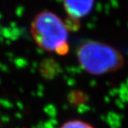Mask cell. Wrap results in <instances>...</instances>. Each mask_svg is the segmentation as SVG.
<instances>
[{"instance_id": "3", "label": "cell", "mask_w": 128, "mask_h": 128, "mask_svg": "<svg viewBox=\"0 0 128 128\" xmlns=\"http://www.w3.org/2000/svg\"><path fill=\"white\" fill-rule=\"evenodd\" d=\"M94 4V0H63V6L68 17L65 22L68 28H78L80 20L90 12Z\"/></svg>"}, {"instance_id": "2", "label": "cell", "mask_w": 128, "mask_h": 128, "mask_svg": "<svg viewBox=\"0 0 128 128\" xmlns=\"http://www.w3.org/2000/svg\"><path fill=\"white\" fill-rule=\"evenodd\" d=\"M78 60L89 74H105L117 71L123 65V57L110 46L98 42H88L80 46Z\"/></svg>"}, {"instance_id": "1", "label": "cell", "mask_w": 128, "mask_h": 128, "mask_svg": "<svg viewBox=\"0 0 128 128\" xmlns=\"http://www.w3.org/2000/svg\"><path fill=\"white\" fill-rule=\"evenodd\" d=\"M68 30L66 22L51 11L38 12L30 26L31 36L38 47L58 55L69 52Z\"/></svg>"}, {"instance_id": "4", "label": "cell", "mask_w": 128, "mask_h": 128, "mask_svg": "<svg viewBox=\"0 0 128 128\" xmlns=\"http://www.w3.org/2000/svg\"><path fill=\"white\" fill-rule=\"evenodd\" d=\"M61 128H94L90 124L80 120H72L65 122Z\"/></svg>"}]
</instances>
